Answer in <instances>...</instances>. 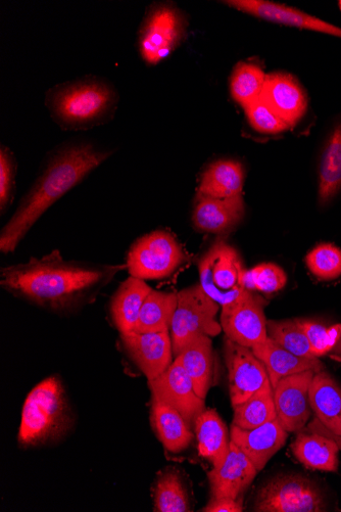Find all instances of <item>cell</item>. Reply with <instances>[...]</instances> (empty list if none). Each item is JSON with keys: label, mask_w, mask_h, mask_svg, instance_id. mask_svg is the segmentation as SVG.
Masks as SVG:
<instances>
[{"label": "cell", "mask_w": 341, "mask_h": 512, "mask_svg": "<svg viewBox=\"0 0 341 512\" xmlns=\"http://www.w3.org/2000/svg\"><path fill=\"white\" fill-rule=\"evenodd\" d=\"M341 191V123L331 132L319 166L318 201L326 206Z\"/></svg>", "instance_id": "cell-28"}, {"label": "cell", "mask_w": 341, "mask_h": 512, "mask_svg": "<svg viewBox=\"0 0 341 512\" xmlns=\"http://www.w3.org/2000/svg\"><path fill=\"white\" fill-rule=\"evenodd\" d=\"M338 4H339V8H340V10H341V0H340V2H339Z\"/></svg>", "instance_id": "cell-41"}, {"label": "cell", "mask_w": 341, "mask_h": 512, "mask_svg": "<svg viewBox=\"0 0 341 512\" xmlns=\"http://www.w3.org/2000/svg\"><path fill=\"white\" fill-rule=\"evenodd\" d=\"M225 360L233 406L247 401L270 382L266 366L250 348L226 339Z\"/></svg>", "instance_id": "cell-12"}, {"label": "cell", "mask_w": 341, "mask_h": 512, "mask_svg": "<svg viewBox=\"0 0 341 512\" xmlns=\"http://www.w3.org/2000/svg\"><path fill=\"white\" fill-rule=\"evenodd\" d=\"M297 320L305 332L316 358L327 355L341 343V324L328 327L325 323L317 320Z\"/></svg>", "instance_id": "cell-35"}, {"label": "cell", "mask_w": 341, "mask_h": 512, "mask_svg": "<svg viewBox=\"0 0 341 512\" xmlns=\"http://www.w3.org/2000/svg\"><path fill=\"white\" fill-rule=\"evenodd\" d=\"M340 347H341V343H340L336 348H340ZM336 348H335V349H336ZM335 349H334V350H335ZM339 356H341V353H340V355H339Z\"/></svg>", "instance_id": "cell-40"}, {"label": "cell", "mask_w": 341, "mask_h": 512, "mask_svg": "<svg viewBox=\"0 0 341 512\" xmlns=\"http://www.w3.org/2000/svg\"><path fill=\"white\" fill-rule=\"evenodd\" d=\"M185 261L186 255L174 235L157 230L133 243L126 266L130 276L151 281L169 277Z\"/></svg>", "instance_id": "cell-8"}, {"label": "cell", "mask_w": 341, "mask_h": 512, "mask_svg": "<svg viewBox=\"0 0 341 512\" xmlns=\"http://www.w3.org/2000/svg\"><path fill=\"white\" fill-rule=\"evenodd\" d=\"M118 103L115 87L96 77L59 84L48 90L45 99L55 122L66 130H87L108 123Z\"/></svg>", "instance_id": "cell-3"}, {"label": "cell", "mask_w": 341, "mask_h": 512, "mask_svg": "<svg viewBox=\"0 0 341 512\" xmlns=\"http://www.w3.org/2000/svg\"><path fill=\"white\" fill-rule=\"evenodd\" d=\"M204 512H241L243 506L238 499L212 498L203 508Z\"/></svg>", "instance_id": "cell-39"}, {"label": "cell", "mask_w": 341, "mask_h": 512, "mask_svg": "<svg viewBox=\"0 0 341 512\" xmlns=\"http://www.w3.org/2000/svg\"><path fill=\"white\" fill-rule=\"evenodd\" d=\"M153 399L177 410L190 426L205 409V400L196 390L179 357L156 380L149 382Z\"/></svg>", "instance_id": "cell-14"}, {"label": "cell", "mask_w": 341, "mask_h": 512, "mask_svg": "<svg viewBox=\"0 0 341 512\" xmlns=\"http://www.w3.org/2000/svg\"><path fill=\"white\" fill-rule=\"evenodd\" d=\"M291 451L307 469L327 473L338 470L339 447L330 437L312 432L300 434Z\"/></svg>", "instance_id": "cell-27"}, {"label": "cell", "mask_w": 341, "mask_h": 512, "mask_svg": "<svg viewBox=\"0 0 341 512\" xmlns=\"http://www.w3.org/2000/svg\"><path fill=\"white\" fill-rule=\"evenodd\" d=\"M243 181L245 171L239 162L216 161L202 175L198 195L215 199L242 196Z\"/></svg>", "instance_id": "cell-26"}, {"label": "cell", "mask_w": 341, "mask_h": 512, "mask_svg": "<svg viewBox=\"0 0 341 512\" xmlns=\"http://www.w3.org/2000/svg\"><path fill=\"white\" fill-rule=\"evenodd\" d=\"M154 511H191L187 488L177 471L167 470L158 478L154 490Z\"/></svg>", "instance_id": "cell-31"}, {"label": "cell", "mask_w": 341, "mask_h": 512, "mask_svg": "<svg viewBox=\"0 0 341 512\" xmlns=\"http://www.w3.org/2000/svg\"><path fill=\"white\" fill-rule=\"evenodd\" d=\"M260 99L289 128L299 123L308 108V99L303 87L295 77L284 73L266 76Z\"/></svg>", "instance_id": "cell-15"}, {"label": "cell", "mask_w": 341, "mask_h": 512, "mask_svg": "<svg viewBox=\"0 0 341 512\" xmlns=\"http://www.w3.org/2000/svg\"><path fill=\"white\" fill-rule=\"evenodd\" d=\"M246 269L238 252L224 240H217L199 263L201 286L221 307L247 291Z\"/></svg>", "instance_id": "cell-6"}, {"label": "cell", "mask_w": 341, "mask_h": 512, "mask_svg": "<svg viewBox=\"0 0 341 512\" xmlns=\"http://www.w3.org/2000/svg\"><path fill=\"white\" fill-rule=\"evenodd\" d=\"M184 15L170 5L152 7L138 32V50L142 60L158 65L168 58L186 36Z\"/></svg>", "instance_id": "cell-9"}, {"label": "cell", "mask_w": 341, "mask_h": 512, "mask_svg": "<svg viewBox=\"0 0 341 512\" xmlns=\"http://www.w3.org/2000/svg\"><path fill=\"white\" fill-rule=\"evenodd\" d=\"M315 374L313 370L304 371L281 379L273 388L277 417L288 433L302 431L310 420V389Z\"/></svg>", "instance_id": "cell-11"}, {"label": "cell", "mask_w": 341, "mask_h": 512, "mask_svg": "<svg viewBox=\"0 0 341 512\" xmlns=\"http://www.w3.org/2000/svg\"><path fill=\"white\" fill-rule=\"evenodd\" d=\"M151 423L157 437L171 453L186 450L193 440L190 426L184 417L174 408L156 399L152 401Z\"/></svg>", "instance_id": "cell-25"}, {"label": "cell", "mask_w": 341, "mask_h": 512, "mask_svg": "<svg viewBox=\"0 0 341 512\" xmlns=\"http://www.w3.org/2000/svg\"><path fill=\"white\" fill-rule=\"evenodd\" d=\"M258 473L250 458L231 441L222 467L214 468L208 475L212 498L238 499L254 482Z\"/></svg>", "instance_id": "cell-19"}, {"label": "cell", "mask_w": 341, "mask_h": 512, "mask_svg": "<svg viewBox=\"0 0 341 512\" xmlns=\"http://www.w3.org/2000/svg\"><path fill=\"white\" fill-rule=\"evenodd\" d=\"M112 154L87 143L68 145L53 153L2 229L0 251L15 252L37 220Z\"/></svg>", "instance_id": "cell-2"}, {"label": "cell", "mask_w": 341, "mask_h": 512, "mask_svg": "<svg viewBox=\"0 0 341 512\" xmlns=\"http://www.w3.org/2000/svg\"><path fill=\"white\" fill-rule=\"evenodd\" d=\"M152 290L142 279L129 276L116 291L111 300L110 314L120 334L135 331L142 305Z\"/></svg>", "instance_id": "cell-22"}, {"label": "cell", "mask_w": 341, "mask_h": 512, "mask_svg": "<svg viewBox=\"0 0 341 512\" xmlns=\"http://www.w3.org/2000/svg\"><path fill=\"white\" fill-rule=\"evenodd\" d=\"M288 432L278 420H275L253 430H245L232 425L231 441L255 465L258 472L265 469L271 458L285 445Z\"/></svg>", "instance_id": "cell-18"}, {"label": "cell", "mask_w": 341, "mask_h": 512, "mask_svg": "<svg viewBox=\"0 0 341 512\" xmlns=\"http://www.w3.org/2000/svg\"><path fill=\"white\" fill-rule=\"evenodd\" d=\"M73 425L74 415L62 381L58 377L47 378L24 402L18 441L24 448L57 443Z\"/></svg>", "instance_id": "cell-4"}, {"label": "cell", "mask_w": 341, "mask_h": 512, "mask_svg": "<svg viewBox=\"0 0 341 512\" xmlns=\"http://www.w3.org/2000/svg\"><path fill=\"white\" fill-rule=\"evenodd\" d=\"M306 264L320 281H335L341 277V250L332 244H320L307 255Z\"/></svg>", "instance_id": "cell-34"}, {"label": "cell", "mask_w": 341, "mask_h": 512, "mask_svg": "<svg viewBox=\"0 0 341 512\" xmlns=\"http://www.w3.org/2000/svg\"><path fill=\"white\" fill-rule=\"evenodd\" d=\"M193 423L200 455L210 461L214 468L222 467L231 444L222 418L215 409H205Z\"/></svg>", "instance_id": "cell-23"}, {"label": "cell", "mask_w": 341, "mask_h": 512, "mask_svg": "<svg viewBox=\"0 0 341 512\" xmlns=\"http://www.w3.org/2000/svg\"><path fill=\"white\" fill-rule=\"evenodd\" d=\"M177 298L170 328L175 358L194 339L216 337L222 332L221 323L217 320L220 305L200 284L180 291Z\"/></svg>", "instance_id": "cell-5"}, {"label": "cell", "mask_w": 341, "mask_h": 512, "mask_svg": "<svg viewBox=\"0 0 341 512\" xmlns=\"http://www.w3.org/2000/svg\"><path fill=\"white\" fill-rule=\"evenodd\" d=\"M327 509L322 488L299 474L271 479L259 490L254 504L258 512H322Z\"/></svg>", "instance_id": "cell-7"}, {"label": "cell", "mask_w": 341, "mask_h": 512, "mask_svg": "<svg viewBox=\"0 0 341 512\" xmlns=\"http://www.w3.org/2000/svg\"><path fill=\"white\" fill-rule=\"evenodd\" d=\"M252 351L266 366L273 388L283 378L308 370L319 372L325 369L319 358L292 354L269 337L264 343L253 347Z\"/></svg>", "instance_id": "cell-21"}, {"label": "cell", "mask_w": 341, "mask_h": 512, "mask_svg": "<svg viewBox=\"0 0 341 512\" xmlns=\"http://www.w3.org/2000/svg\"><path fill=\"white\" fill-rule=\"evenodd\" d=\"M245 215V201L242 196L229 199H215L197 196L192 213L194 227L213 235H226Z\"/></svg>", "instance_id": "cell-20"}, {"label": "cell", "mask_w": 341, "mask_h": 512, "mask_svg": "<svg viewBox=\"0 0 341 512\" xmlns=\"http://www.w3.org/2000/svg\"><path fill=\"white\" fill-rule=\"evenodd\" d=\"M17 174V162L12 151L3 146L0 150V210L2 214L13 202Z\"/></svg>", "instance_id": "cell-37"}, {"label": "cell", "mask_w": 341, "mask_h": 512, "mask_svg": "<svg viewBox=\"0 0 341 512\" xmlns=\"http://www.w3.org/2000/svg\"><path fill=\"white\" fill-rule=\"evenodd\" d=\"M310 402L317 418L309 425V432L341 438V387L325 369L316 372L313 378Z\"/></svg>", "instance_id": "cell-17"}, {"label": "cell", "mask_w": 341, "mask_h": 512, "mask_svg": "<svg viewBox=\"0 0 341 512\" xmlns=\"http://www.w3.org/2000/svg\"><path fill=\"white\" fill-rule=\"evenodd\" d=\"M177 357L191 379L194 390L206 400L215 375V356L211 337L200 336L194 339Z\"/></svg>", "instance_id": "cell-24"}, {"label": "cell", "mask_w": 341, "mask_h": 512, "mask_svg": "<svg viewBox=\"0 0 341 512\" xmlns=\"http://www.w3.org/2000/svg\"><path fill=\"white\" fill-rule=\"evenodd\" d=\"M268 337L292 354L316 358L311 344L297 319L267 321Z\"/></svg>", "instance_id": "cell-33"}, {"label": "cell", "mask_w": 341, "mask_h": 512, "mask_svg": "<svg viewBox=\"0 0 341 512\" xmlns=\"http://www.w3.org/2000/svg\"><path fill=\"white\" fill-rule=\"evenodd\" d=\"M287 283L284 270L272 263L261 264L246 271V289L253 292L273 294L281 291Z\"/></svg>", "instance_id": "cell-36"}, {"label": "cell", "mask_w": 341, "mask_h": 512, "mask_svg": "<svg viewBox=\"0 0 341 512\" xmlns=\"http://www.w3.org/2000/svg\"><path fill=\"white\" fill-rule=\"evenodd\" d=\"M177 304V294L152 290L142 305L134 332H170Z\"/></svg>", "instance_id": "cell-29"}, {"label": "cell", "mask_w": 341, "mask_h": 512, "mask_svg": "<svg viewBox=\"0 0 341 512\" xmlns=\"http://www.w3.org/2000/svg\"><path fill=\"white\" fill-rule=\"evenodd\" d=\"M225 4L240 12L285 26L321 32L341 38V28L294 8L265 0H229Z\"/></svg>", "instance_id": "cell-16"}, {"label": "cell", "mask_w": 341, "mask_h": 512, "mask_svg": "<svg viewBox=\"0 0 341 512\" xmlns=\"http://www.w3.org/2000/svg\"><path fill=\"white\" fill-rule=\"evenodd\" d=\"M233 425L245 430L259 428L277 418L271 382L247 401L233 406Z\"/></svg>", "instance_id": "cell-30"}, {"label": "cell", "mask_w": 341, "mask_h": 512, "mask_svg": "<svg viewBox=\"0 0 341 512\" xmlns=\"http://www.w3.org/2000/svg\"><path fill=\"white\" fill-rule=\"evenodd\" d=\"M265 302L251 291L222 307L220 323L226 338L252 349L268 339Z\"/></svg>", "instance_id": "cell-10"}, {"label": "cell", "mask_w": 341, "mask_h": 512, "mask_svg": "<svg viewBox=\"0 0 341 512\" xmlns=\"http://www.w3.org/2000/svg\"><path fill=\"white\" fill-rule=\"evenodd\" d=\"M266 75L257 65L239 63L230 80L233 99L243 108L260 100L265 85Z\"/></svg>", "instance_id": "cell-32"}, {"label": "cell", "mask_w": 341, "mask_h": 512, "mask_svg": "<svg viewBox=\"0 0 341 512\" xmlns=\"http://www.w3.org/2000/svg\"><path fill=\"white\" fill-rule=\"evenodd\" d=\"M245 109L251 125L261 133L277 134L289 129V126L264 104L261 99Z\"/></svg>", "instance_id": "cell-38"}, {"label": "cell", "mask_w": 341, "mask_h": 512, "mask_svg": "<svg viewBox=\"0 0 341 512\" xmlns=\"http://www.w3.org/2000/svg\"><path fill=\"white\" fill-rule=\"evenodd\" d=\"M125 265L68 261L55 250L42 258L2 268L0 286L13 296L58 315L93 302Z\"/></svg>", "instance_id": "cell-1"}, {"label": "cell", "mask_w": 341, "mask_h": 512, "mask_svg": "<svg viewBox=\"0 0 341 512\" xmlns=\"http://www.w3.org/2000/svg\"><path fill=\"white\" fill-rule=\"evenodd\" d=\"M123 352L148 381L159 378L173 363L170 332L120 334Z\"/></svg>", "instance_id": "cell-13"}]
</instances>
